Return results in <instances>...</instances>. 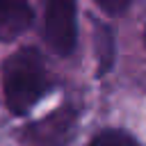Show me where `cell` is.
<instances>
[{
  "instance_id": "cell-8",
  "label": "cell",
  "mask_w": 146,
  "mask_h": 146,
  "mask_svg": "<svg viewBox=\"0 0 146 146\" xmlns=\"http://www.w3.org/2000/svg\"><path fill=\"white\" fill-rule=\"evenodd\" d=\"M144 41H146V30H144Z\"/></svg>"
},
{
  "instance_id": "cell-3",
  "label": "cell",
  "mask_w": 146,
  "mask_h": 146,
  "mask_svg": "<svg viewBox=\"0 0 146 146\" xmlns=\"http://www.w3.org/2000/svg\"><path fill=\"white\" fill-rule=\"evenodd\" d=\"M75 130V112L62 107L27 128V139L34 146H64Z\"/></svg>"
},
{
  "instance_id": "cell-5",
  "label": "cell",
  "mask_w": 146,
  "mask_h": 146,
  "mask_svg": "<svg viewBox=\"0 0 146 146\" xmlns=\"http://www.w3.org/2000/svg\"><path fill=\"white\" fill-rule=\"evenodd\" d=\"M94 55L98 64V75H107L116 62V39L112 27L105 23L94 25Z\"/></svg>"
},
{
  "instance_id": "cell-7",
  "label": "cell",
  "mask_w": 146,
  "mask_h": 146,
  "mask_svg": "<svg viewBox=\"0 0 146 146\" xmlns=\"http://www.w3.org/2000/svg\"><path fill=\"white\" fill-rule=\"evenodd\" d=\"M105 14H110V16H119V14H123L125 9H128V5H130V0H94Z\"/></svg>"
},
{
  "instance_id": "cell-4",
  "label": "cell",
  "mask_w": 146,
  "mask_h": 146,
  "mask_svg": "<svg viewBox=\"0 0 146 146\" xmlns=\"http://www.w3.org/2000/svg\"><path fill=\"white\" fill-rule=\"evenodd\" d=\"M34 9L27 0H0V41L9 43L30 30Z\"/></svg>"
},
{
  "instance_id": "cell-1",
  "label": "cell",
  "mask_w": 146,
  "mask_h": 146,
  "mask_svg": "<svg viewBox=\"0 0 146 146\" xmlns=\"http://www.w3.org/2000/svg\"><path fill=\"white\" fill-rule=\"evenodd\" d=\"M50 73L43 55L36 48H18L2 64V91L7 110L16 116H25L48 91Z\"/></svg>"
},
{
  "instance_id": "cell-2",
  "label": "cell",
  "mask_w": 146,
  "mask_h": 146,
  "mask_svg": "<svg viewBox=\"0 0 146 146\" xmlns=\"http://www.w3.org/2000/svg\"><path fill=\"white\" fill-rule=\"evenodd\" d=\"M41 36L57 55H71L78 43L75 0H43Z\"/></svg>"
},
{
  "instance_id": "cell-6",
  "label": "cell",
  "mask_w": 146,
  "mask_h": 146,
  "mask_svg": "<svg viewBox=\"0 0 146 146\" xmlns=\"http://www.w3.org/2000/svg\"><path fill=\"white\" fill-rule=\"evenodd\" d=\"M89 146H139V141L128 135L125 130H119V128H105L100 130L91 141Z\"/></svg>"
}]
</instances>
